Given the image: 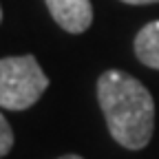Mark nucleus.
<instances>
[{
  "mask_svg": "<svg viewBox=\"0 0 159 159\" xmlns=\"http://www.w3.org/2000/svg\"><path fill=\"white\" fill-rule=\"evenodd\" d=\"M135 55L142 64L159 71V20L139 29L135 38Z\"/></svg>",
  "mask_w": 159,
  "mask_h": 159,
  "instance_id": "4",
  "label": "nucleus"
},
{
  "mask_svg": "<svg viewBox=\"0 0 159 159\" xmlns=\"http://www.w3.org/2000/svg\"><path fill=\"white\" fill-rule=\"evenodd\" d=\"M11 148H13V130H11L9 122L5 119V115L0 113V157L9 155Z\"/></svg>",
  "mask_w": 159,
  "mask_h": 159,
  "instance_id": "5",
  "label": "nucleus"
},
{
  "mask_svg": "<svg viewBox=\"0 0 159 159\" xmlns=\"http://www.w3.org/2000/svg\"><path fill=\"white\" fill-rule=\"evenodd\" d=\"M57 159H82L80 155H64V157H57Z\"/></svg>",
  "mask_w": 159,
  "mask_h": 159,
  "instance_id": "7",
  "label": "nucleus"
},
{
  "mask_svg": "<svg viewBox=\"0 0 159 159\" xmlns=\"http://www.w3.org/2000/svg\"><path fill=\"white\" fill-rule=\"evenodd\" d=\"M126 5H150V2H159V0H122Z\"/></svg>",
  "mask_w": 159,
  "mask_h": 159,
  "instance_id": "6",
  "label": "nucleus"
},
{
  "mask_svg": "<svg viewBox=\"0 0 159 159\" xmlns=\"http://www.w3.org/2000/svg\"><path fill=\"white\" fill-rule=\"evenodd\" d=\"M97 102L111 137L128 150H142L152 137L155 102L150 91L124 71H104L97 80Z\"/></svg>",
  "mask_w": 159,
  "mask_h": 159,
  "instance_id": "1",
  "label": "nucleus"
},
{
  "mask_svg": "<svg viewBox=\"0 0 159 159\" xmlns=\"http://www.w3.org/2000/svg\"><path fill=\"white\" fill-rule=\"evenodd\" d=\"M0 20H2V9H0Z\"/></svg>",
  "mask_w": 159,
  "mask_h": 159,
  "instance_id": "8",
  "label": "nucleus"
},
{
  "mask_svg": "<svg viewBox=\"0 0 159 159\" xmlns=\"http://www.w3.org/2000/svg\"><path fill=\"white\" fill-rule=\"evenodd\" d=\"M49 86V77L33 55L0 60V106L9 111L31 108Z\"/></svg>",
  "mask_w": 159,
  "mask_h": 159,
  "instance_id": "2",
  "label": "nucleus"
},
{
  "mask_svg": "<svg viewBox=\"0 0 159 159\" xmlns=\"http://www.w3.org/2000/svg\"><path fill=\"white\" fill-rule=\"evenodd\" d=\"M53 20L69 33H82L93 22L91 0H44Z\"/></svg>",
  "mask_w": 159,
  "mask_h": 159,
  "instance_id": "3",
  "label": "nucleus"
}]
</instances>
